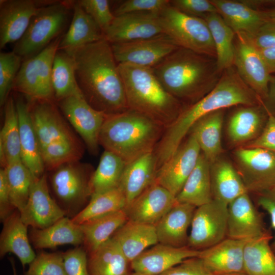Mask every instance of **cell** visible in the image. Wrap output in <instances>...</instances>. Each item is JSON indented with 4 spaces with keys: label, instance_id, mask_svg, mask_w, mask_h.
Wrapping results in <instances>:
<instances>
[{
    "label": "cell",
    "instance_id": "obj_1",
    "mask_svg": "<svg viewBox=\"0 0 275 275\" xmlns=\"http://www.w3.org/2000/svg\"><path fill=\"white\" fill-rule=\"evenodd\" d=\"M68 54L75 62L79 88L93 108L107 115L129 109L118 64L105 38Z\"/></svg>",
    "mask_w": 275,
    "mask_h": 275
},
{
    "label": "cell",
    "instance_id": "obj_2",
    "mask_svg": "<svg viewBox=\"0 0 275 275\" xmlns=\"http://www.w3.org/2000/svg\"><path fill=\"white\" fill-rule=\"evenodd\" d=\"M261 103V99L242 80L234 66L225 70L216 86L196 103L185 107L166 128L154 150L160 167L176 152L194 125L205 115L238 105Z\"/></svg>",
    "mask_w": 275,
    "mask_h": 275
},
{
    "label": "cell",
    "instance_id": "obj_3",
    "mask_svg": "<svg viewBox=\"0 0 275 275\" xmlns=\"http://www.w3.org/2000/svg\"><path fill=\"white\" fill-rule=\"evenodd\" d=\"M151 68L164 89L186 106L210 92L223 73L215 58L182 47Z\"/></svg>",
    "mask_w": 275,
    "mask_h": 275
},
{
    "label": "cell",
    "instance_id": "obj_4",
    "mask_svg": "<svg viewBox=\"0 0 275 275\" xmlns=\"http://www.w3.org/2000/svg\"><path fill=\"white\" fill-rule=\"evenodd\" d=\"M166 127L135 111L108 115L102 126L99 145L127 163L154 151Z\"/></svg>",
    "mask_w": 275,
    "mask_h": 275
},
{
    "label": "cell",
    "instance_id": "obj_5",
    "mask_svg": "<svg viewBox=\"0 0 275 275\" xmlns=\"http://www.w3.org/2000/svg\"><path fill=\"white\" fill-rule=\"evenodd\" d=\"M129 109L168 127L185 106L163 87L151 68L118 64Z\"/></svg>",
    "mask_w": 275,
    "mask_h": 275
},
{
    "label": "cell",
    "instance_id": "obj_6",
    "mask_svg": "<svg viewBox=\"0 0 275 275\" xmlns=\"http://www.w3.org/2000/svg\"><path fill=\"white\" fill-rule=\"evenodd\" d=\"M72 1H52L41 7L32 18L22 38L13 51L23 60L38 53L54 40L65 26Z\"/></svg>",
    "mask_w": 275,
    "mask_h": 275
},
{
    "label": "cell",
    "instance_id": "obj_7",
    "mask_svg": "<svg viewBox=\"0 0 275 275\" xmlns=\"http://www.w3.org/2000/svg\"><path fill=\"white\" fill-rule=\"evenodd\" d=\"M49 183L53 198L65 212L73 217L89 203L91 196L90 179L87 167L74 161L60 166L52 170Z\"/></svg>",
    "mask_w": 275,
    "mask_h": 275
},
{
    "label": "cell",
    "instance_id": "obj_8",
    "mask_svg": "<svg viewBox=\"0 0 275 275\" xmlns=\"http://www.w3.org/2000/svg\"><path fill=\"white\" fill-rule=\"evenodd\" d=\"M61 37H58L38 53L23 60L13 89L33 101L55 100L51 73Z\"/></svg>",
    "mask_w": 275,
    "mask_h": 275
},
{
    "label": "cell",
    "instance_id": "obj_9",
    "mask_svg": "<svg viewBox=\"0 0 275 275\" xmlns=\"http://www.w3.org/2000/svg\"><path fill=\"white\" fill-rule=\"evenodd\" d=\"M159 18L163 34L179 47L216 59L212 38L204 19L185 14L170 3Z\"/></svg>",
    "mask_w": 275,
    "mask_h": 275
},
{
    "label": "cell",
    "instance_id": "obj_10",
    "mask_svg": "<svg viewBox=\"0 0 275 275\" xmlns=\"http://www.w3.org/2000/svg\"><path fill=\"white\" fill-rule=\"evenodd\" d=\"M235 166L248 193H267L275 186V152L261 148L239 147Z\"/></svg>",
    "mask_w": 275,
    "mask_h": 275
},
{
    "label": "cell",
    "instance_id": "obj_11",
    "mask_svg": "<svg viewBox=\"0 0 275 275\" xmlns=\"http://www.w3.org/2000/svg\"><path fill=\"white\" fill-rule=\"evenodd\" d=\"M228 205L217 200L196 208L190 225L187 246L201 251L225 239Z\"/></svg>",
    "mask_w": 275,
    "mask_h": 275
},
{
    "label": "cell",
    "instance_id": "obj_12",
    "mask_svg": "<svg viewBox=\"0 0 275 275\" xmlns=\"http://www.w3.org/2000/svg\"><path fill=\"white\" fill-rule=\"evenodd\" d=\"M233 66L260 99L265 98L273 76L268 72L259 50L243 33L235 34Z\"/></svg>",
    "mask_w": 275,
    "mask_h": 275
},
{
    "label": "cell",
    "instance_id": "obj_13",
    "mask_svg": "<svg viewBox=\"0 0 275 275\" xmlns=\"http://www.w3.org/2000/svg\"><path fill=\"white\" fill-rule=\"evenodd\" d=\"M118 64L153 68L179 47L164 34L131 42L111 44Z\"/></svg>",
    "mask_w": 275,
    "mask_h": 275
},
{
    "label": "cell",
    "instance_id": "obj_14",
    "mask_svg": "<svg viewBox=\"0 0 275 275\" xmlns=\"http://www.w3.org/2000/svg\"><path fill=\"white\" fill-rule=\"evenodd\" d=\"M58 102L63 114L81 137L89 151H98L99 137L108 116L93 108L83 95L66 97Z\"/></svg>",
    "mask_w": 275,
    "mask_h": 275
},
{
    "label": "cell",
    "instance_id": "obj_15",
    "mask_svg": "<svg viewBox=\"0 0 275 275\" xmlns=\"http://www.w3.org/2000/svg\"><path fill=\"white\" fill-rule=\"evenodd\" d=\"M201 153L195 135L190 133L174 154L158 169L155 183L176 197L195 168Z\"/></svg>",
    "mask_w": 275,
    "mask_h": 275
},
{
    "label": "cell",
    "instance_id": "obj_16",
    "mask_svg": "<svg viewBox=\"0 0 275 275\" xmlns=\"http://www.w3.org/2000/svg\"><path fill=\"white\" fill-rule=\"evenodd\" d=\"M20 213L21 220L26 226L39 229L47 228L66 216L51 196L46 174L35 179L27 203Z\"/></svg>",
    "mask_w": 275,
    "mask_h": 275
},
{
    "label": "cell",
    "instance_id": "obj_17",
    "mask_svg": "<svg viewBox=\"0 0 275 275\" xmlns=\"http://www.w3.org/2000/svg\"><path fill=\"white\" fill-rule=\"evenodd\" d=\"M52 1L2 0L0 2V48L17 42L39 9Z\"/></svg>",
    "mask_w": 275,
    "mask_h": 275
},
{
    "label": "cell",
    "instance_id": "obj_18",
    "mask_svg": "<svg viewBox=\"0 0 275 275\" xmlns=\"http://www.w3.org/2000/svg\"><path fill=\"white\" fill-rule=\"evenodd\" d=\"M163 34L159 14L133 13L115 16L104 32L110 44L122 43L151 38Z\"/></svg>",
    "mask_w": 275,
    "mask_h": 275
},
{
    "label": "cell",
    "instance_id": "obj_19",
    "mask_svg": "<svg viewBox=\"0 0 275 275\" xmlns=\"http://www.w3.org/2000/svg\"><path fill=\"white\" fill-rule=\"evenodd\" d=\"M176 203L174 195L154 183L127 205L125 210L128 221L155 226Z\"/></svg>",
    "mask_w": 275,
    "mask_h": 275
},
{
    "label": "cell",
    "instance_id": "obj_20",
    "mask_svg": "<svg viewBox=\"0 0 275 275\" xmlns=\"http://www.w3.org/2000/svg\"><path fill=\"white\" fill-rule=\"evenodd\" d=\"M268 114L261 104L238 105L230 114L227 133L230 143L243 146L256 139L264 129Z\"/></svg>",
    "mask_w": 275,
    "mask_h": 275
},
{
    "label": "cell",
    "instance_id": "obj_21",
    "mask_svg": "<svg viewBox=\"0 0 275 275\" xmlns=\"http://www.w3.org/2000/svg\"><path fill=\"white\" fill-rule=\"evenodd\" d=\"M200 252L187 246L177 248L158 243L131 261L130 268L145 275H159L186 259L198 257Z\"/></svg>",
    "mask_w": 275,
    "mask_h": 275
},
{
    "label": "cell",
    "instance_id": "obj_22",
    "mask_svg": "<svg viewBox=\"0 0 275 275\" xmlns=\"http://www.w3.org/2000/svg\"><path fill=\"white\" fill-rule=\"evenodd\" d=\"M260 214L249 193L238 196L228 205V238L249 240L264 234Z\"/></svg>",
    "mask_w": 275,
    "mask_h": 275
},
{
    "label": "cell",
    "instance_id": "obj_23",
    "mask_svg": "<svg viewBox=\"0 0 275 275\" xmlns=\"http://www.w3.org/2000/svg\"><path fill=\"white\" fill-rule=\"evenodd\" d=\"M248 240L225 238L200 251L198 257L213 275L244 272V249Z\"/></svg>",
    "mask_w": 275,
    "mask_h": 275
},
{
    "label": "cell",
    "instance_id": "obj_24",
    "mask_svg": "<svg viewBox=\"0 0 275 275\" xmlns=\"http://www.w3.org/2000/svg\"><path fill=\"white\" fill-rule=\"evenodd\" d=\"M34 102L31 117L40 150L54 142L76 140L53 101Z\"/></svg>",
    "mask_w": 275,
    "mask_h": 275
},
{
    "label": "cell",
    "instance_id": "obj_25",
    "mask_svg": "<svg viewBox=\"0 0 275 275\" xmlns=\"http://www.w3.org/2000/svg\"><path fill=\"white\" fill-rule=\"evenodd\" d=\"M15 103L19 120L21 160L34 178H38L44 174L45 168L32 122L31 105L21 98H17Z\"/></svg>",
    "mask_w": 275,
    "mask_h": 275
},
{
    "label": "cell",
    "instance_id": "obj_26",
    "mask_svg": "<svg viewBox=\"0 0 275 275\" xmlns=\"http://www.w3.org/2000/svg\"><path fill=\"white\" fill-rule=\"evenodd\" d=\"M196 208L177 202L155 225L158 243L177 248L187 246V231Z\"/></svg>",
    "mask_w": 275,
    "mask_h": 275
},
{
    "label": "cell",
    "instance_id": "obj_27",
    "mask_svg": "<svg viewBox=\"0 0 275 275\" xmlns=\"http://www.w3.org/2000/svg\"><path fill=\"white\" fill-rule=\"evenodd\" d=\"M157 171L154 152L144 154L127 163L119 186L125 195L127 206L155 183Z\"/></svg>",
    "mask_w": 275,
    "mask_h": 275
},
{
    "label": "cell",
    "instance_id": "obj_28",
    "mask_svg": "<svg viewBox=\"0 0 275 275\" xmlns=\"http://www.w3.org/2000/svg\"><path fill=\"white\" fill-rule=\"evenodd\" d=\"M2 223L0 235L1 258L11 253L17 256L23 267L29 264L36 254L30 244L28 226L21 220L20 212L15 210Z\"/></svg>",
    "mask_w": 275,
    "mask_h": 275
},
{
    "label": "cell",
    "instance_id": "obj_29",
    "mask_svg": "<svg viewBox=\"0 0 275 275\" xmlns=\"http://www.w3.org/2000/svg\"><path fill=\"white\" fill-rule=\"evenodd\" d=\"M72 9L71 22L59 45V50L67 53L104 38L102 31L77 1H72Z\"/></svg>",
    "mask_w": 275,
    "mask_h": 275
},
{
    "label": "cell",
    "instance_id": "obj_30",
    "mask_svg": "<svg viewBox=\"0 0 275 275\" xmlns=\"http://www.w3.org/2000/svg\"><path fill=\"white\" fill-rule=\"evenodd\" d=\"M30 242L36 249H53L58 246L83 243V234L80 226L65 216L51 226L42 229L31 228Z\"/></svg>",
    "mask_w": 275,
    "mask_h": 275
},
{
    "label": "cell",
    "instance_id": "obj_31",
    "mask_svg": "<svg viewBox=\"0 0 275 275\" xmlns=\"http://www.w3.org/2000/svg\"><path fill=\"white\" fill-rule=\"evenodd\" d=\"M210 180L212 199L227 205L248 193L235 167L221 156L210 165Z\"/></svg>",
    "mask_w": 275,
    "mask_h": 275
},
{
    "label": "cell",
    "instance_id": "obj_32",
    "mask_svg": "<svg viewBox=\"0 0 275 275\" xmlns=\"http://www.w3.org/2000/svg\"><path fill=\"white\" fill-rule=\"evenodd\" d=\"M226 24L236 33L254 34L266 21L260 11L241 0H210Z\"/></svg>",
    "mask_w": 275,
    "mask_h": 275
},
{
    "label": "cell",
    "instance_id": "obj_33",
    "mask_svg": "<svg viewBox=\"0 0 275 275\" xmlns=\"http://www.w3.org/2000/svg\"><path fill=\"white\" fill-rule=\"evenodd\" d=\"M130 263L148 248L158 243L155 226L128 221L113 235Z\"/></svg>",
    "mask_w": 275,
    "mask_h": 275
},
{
    "label": "cell",
    "instance_id": "obj_34",
    "mask_svg": "<svg viewBox=\"0 0 275 275\" xmlns=\"http://www.w3.org/2000/svg\"><path fill=\"white\" fill-rule=\"evenodd\" d=\"M225 109L211 112L200 118L189 132L193 133L201 152L211 164L221 156L222 130Z\"/></svg>",
    "mask_w": 275,
    "mask_h": 275
},
{
    "label": "cell",
    "instance_id": "obj_35",
    "mask_svg": "<svg viewBox=\"0 0 275 275\" xmlns=\"http://www.w3.org/2000/svg\"><path fill=\"white\" fill-rule=\"evenodd\" d=\"M210 165L201 152L195 168L176 197L177 203L198 207L212 200Z\"/></svg>",
    "mask_w": 275,
    "mask_h": 275
},
{
    "label": "cell",
    "instance_id": "obj_36",
    "mask_svg": "<svg viewBox=\"0 0 275 275\" xmlns=\"http://www.w3.org/2000/svg\"><path fill=\"white\" fill-rule=\"evenodd\" d=\"M129 266L130 262L112 237L88 253L90 275H129Z\"/></svg>",
    "mask_w": 275,
    "mask_h": 275
},
{
    "label": "cell",
    "instance_id": "obj_37",
    "mask_svg": "<svg viewBox=\"0 0 275 275\" xmlns=\"http://www.w3.org/2000/svg\"><path fill=\"white\" fill-rule=\"evenodd\" d=\"M128 217L125 209L79 225L83 234V245L87 253L91 252L111 239Z\"/></svg>",
    "mask_w": 275,
    "mask_h": 275
},
{
    "label": "cell",
    "instance_id": "obj_38",
    "mask_svg": "<svg viewBox=\"0 0 275 275\" xmlns=\"http://www.w3.org/2000/svg\"><path fill=\"white\" fill-rule=\"evenodd\" d=\"M272 237L267 232L246 242L243 255V271L246 275H275V252Z\"/></svg>",
    "mask_w": 275,
    "mask_h": 275
},
{
    "label": "cell",
    "instance_id": "obj_39",
    "mask_svg": "<svg viewBox=\"0 0 275 275\" xmlns=\"http://www.w3.org/2000/svg\"><path fill=\"white\" fill-rule=\"evenodd\" d=\"M203 19L212 38L218 68L223 72L233 66L235 33L217 12L208 14Z\"/></svg>",
    "mask_w": 275,
    "mask_h": 275
},
{
    "label": "cell",
    "instance_id": "obj_40",
    "mask_svg": "<svg viewBox=\"0 0 275 275\" xmlns=\"http://www.w3.org/2000/svg\"><path fill=\"white\" fill-rule=\"evenodd\" d=\"M52 85L54 99L59 101L66 97L83 95L75 75V64L73 57L59 50L52 68Z\"/></svg>",
    "mask_w": 275,
    "mask_h": 275
},
{
    "label": "cell",
    "instance_id": "obj_41",
    "mask_svg": "<svg viewBox=\"0 0 275 275\" xmlns=\"http://www.w3.org/2000/svg\"><path fill=\"white\" fill-rule=\"evenodd\" d=\"M126 164L127 163L118 155L104 150L96 169L91 177L90 184L92 196L119 187Z\"/></svg>",
    "mask_w": 275,
    "mask_h": 275
},
{
    "label": "cell",
    "instance_id": "obj_42",
    "mask_svg": "<svg viewBox=\"0 0 275 275\" xmlns=\"http://www.w3.org/2000/svg\"><path fill=\"white\" fill-rule=\"evenodd\" d=\"M126 206L125 195L118 187L92 196L86 207L71 219L74 224L79 225L89 220L124 209Z\"/></svg>",
    "mask_w": 275,
    "mask_h": 275
},
{
    "label": "cell",
    "instance_id": "obj_43",
    "mask_svg": "<svg viewBox=\"0 0 275 275\" xmlns=\"http://www.w3.org/2000/svg\"><path fill=\"white\" fill-rule=\"evenodd\" d=\"M4 106L0 146L4 150L8 165L21 160L19 126L15 100L12 96H9Z\"/></svg>",
    "mask_w": 275,
    "mask_h": 275
},
{
    "label": "cell",
    "instance_id": "obj_44",
    "mask_svg": "<svg viewBox=\"0 0 275 275\" xmlns=\"http://www.w3.org/2000/svg\"><path fill=\"white\" fill-rule=\"evenodd\" d=\"M5 169L11 203L20 212L27 203L36 178L21 160L11 163Z\"/></svg>",
    "mask_w": 275,
    "mask_h": 275
},
{
    "label": "cell",
    "instance_id": "obj_45",
    "mask_svg": "<svg viewBox=\"0 0 275 275\" xmlns=\"http://www.w3.org/2000/svg\"><path fill=\"white\" fill-rule=\"evenodd\" d=\"M45 169L53 170L64 163L78 161L81 151L76 140L51 143L41 150Z\"/></svg>",
    "mask_w": 275,
    "mask_h": 275
},
{
    "label": "cell",
    "instance_id": "obj_46",
    "mask_svg": "<svg viewBox=\"0 0 275 275\" xmlns=\"http://www.w3.org/2000/svg\"><path fill=\"white\" fill-rule=\"evenodd\" d=\"M22 58L14 51L0 53V104L5 105L19 71Z\"/></svg>",
    "mask_w": 275,
    "mask_h": 275
},
{
    "label": "cell",
    "instance_id": "obj_47",
    "mask_svg": "<svg viewBox=\"0 0 275 275\" xmlns=\"http://www.w3.org/2000/svg\"><path fill=\"white\" fill-rule=\"evenodd\" d=\"M23 275H65L63 252L38 253Z\"/></svg>",
    "mask_w": 275,
    "mask_h": 275
},
{
    "label": "cell",
    "instance_id": "obj_48",
    "mask_svg": "<svg viewBox=\"0 0 275 275\" xmlns=\"http://www.w3.org/2000/svg\"><path fill=\"white\" fill-rule=\"evenodd\" d=\"M170 3L169 0H126L115 8V16L133 13H150L160 14Z\"/></svg>",
    "mask_w": 275,
    "mask_h": 275
},
{
    "label": "cell",
    "instance_id": "obj_49",
    "mask_svg": "<svg viewBox=\"0 0 275 275\" xmlns=\"http://www.w3.org/2000/svg\"><path fill=\"white\" fill-rule=\"evenodd\" d=\"M77 2L99 26L104 34L105 31L111 25L115 17L111 11L109 1L80 0Z\"/></svg>",
    "mask_w": 275,
    "mask_h": 275
},
{
    "label": "cell",
    "instance_id": "obj_50",
    "mask_svg": "<svg viewBox=\"0 0 275 275\" xmlns=\"http://www.w3.org/2000/svg\"><path fill=\"white\" fill-rule=\"evenodd\" d=\"M65 275H90L88 266V253L77 246L63 252Z\"/></svg>",
    "mask_w": 275,
    "mask_h": 275
},
{
    "label": "cell",
    "instance_id": "obj_51",
    "mask_svg": "<svg viewBox=\"0 0 275 275\" xmlns=\"http://www.w3.org/2000/svg\"><path fill=\"white\" fill-rule=\"evenodd\" d=\"M170 3L185 14L201 18L208 14L217 12L210 0H173Z\"/></svg>",
    "mask_w": 275,
    "mask_h": 275
},
{
    "label": "cell",
    "instance_id": "obj_52",
    "mask_svg": "<svg viewBox=\"0 0 275 275\" xmlns=\"http://www.w3.org/2000/svg\"><path fill=\"white\" fill-rule=\"evenodd\" d=\"M159 275H213L198 257L186 259Z\"/></svg>",
    "mask_w": 275,
    "mask_h": 275
},
{
    "label": "cell",
    "instance_id": "obj_53",
    "mask_svg": "<svg viewBox=\"0 0 275 275\" xmlns=\"http://www.w3.org/2000/svg\"><path fill=\"white\" fill-rule=\"evenodd\" d=\"M245 35L252 43L259 50L274 47L275 23L266 21L254 34Z\"/></svg>",
    "mask_w": 275,
    "mask_h": 275
},
{
    "label": "cell",
    "instance_id": "obj_54",
    "mask_svg": "<svg viewBox=\"0 0 275 275\" xmlns=\"http://www.w3.org/2000/svg\"><path fill=\"white\" fill-rule=\"evenodd\" d=\"M241 147L261 148L275 152V117L268 114L267 121L260 135Z\"/></svg>",
    "mask_w": 275,
    "mask_h": 275
},
{
    "label": "cell",
    "instance_id": "obj_55",
    "mask_svg": "<svg viewBox=\"0 0 275 275\" xmlns=\"http://www.w3.org/2000/svg\"><path fill=\"white\" fill-rule=\"evenodd\" d=\"M16 209L12 205L6 170H0V219L3 222Z\"/></svg>",
    "mask_w": 275,
    "mask_h": 275
},
{
    "label": "cell",
    "instance_id": "obj_56",
    "mask_svg": "<svg viewBox=\"0 0 275 275\" xmlns=\"http://www.w3.org/2000/svg\"><path fill=\"white\" fill-rule=\"evenodd\" d=\"M258 195L257 203L269 216L271 228L274 232L271 246L275 252V197L268 193Z\"/></svg>",
    "mask_w": 275,
    "mask_h": 275
},
{
    "label": "cell",
    "instance_id": "obj_57",
    "mask_svg": "<svg viewBox=\"0 0 275 275\" xmlns=\"http://www.w3.org/2000/svg\"><path fill=\"white\" fill-rule=\"evenodd\" d=\"M262 102L267 113L275 117V76H273L269 84L267 95Z\"/></svg>",
    "mask_w": 275,
    "mask_h": 275
},
{
    "label": "cell",
    "instance_id": "obj_58",
    "mask_svg": "<svg viewBox=\"0 0 275 275\" xmlns=\"http://www.w3.org/2000/svg\"><path fill=\"white\" fill-rule=\"evenodd\" d=\"M252 9L264 11L275 8V0H241Z\"/></svg>",
    "mask_w": 275,
    "mask_h": 275
},
{
    "label": "cell",
    "instance_id": "obj_59",
    "mask_svg": "<svg viewBox=\"0 0 275 275\" xmlns=\"http://www.w3.org/2000/svg\"><path fill=\"white\" fill-rule=\"evenodd\" d=\"M259 51L268 72L272 75L275 73V47Z\"/></svg>",
    "mask_w": 275,
    "mask_h": 275
},
{
    "label": "cell",
    "instance_id": "obj_60",
    "mask_svg": "<svg viewBox=\"0 0 275 275\" xmlns=\"http://www.w3.org/2000/svg\"><path fill=\"white\" fill-rule=\"evenodd\" d=\"M260 12L265 21L275 23V8Z\"/></svg>",
    "mask_w": 275,
    "mask_h": 275
},
{
    "label": "cell",
    "instance_id": "obj_61",
    "mask_svg": "<svg viewBox=\"0 0 275 275\" xmlns=\"http://www.w3.org/2000/svg\"><path fill=\"white\" fill-rule=\"evenodd\" d=\"M10 261H11V263L12 267L13 275H17L16 270V268H15L14 261L13 260H10Z\"/></svg>",
    "mask_w": 275,
    "mask_h": 275
},
{
    "label": "cell",
    "instance_id": "obj_62",
    "mask_svg": "<svg viewBox=\"0 0 275 275\" xmlns=\"http://www.w3.org/2000/svg\"><path fill=\"white\" fill-rule=\"evenodd\" d=\"M272 195L273 197H275V186L273 187V188L270 190V191L267 192Z\"/></svg>",
    "mask_w": 275,
    "mask_h": 275
},
{
    "label": "cell",
    "instance_id": "obj_63",
    "mask_svg": "<svg viewBox=\"0 0 275 275\" xmlns=\"http://www.w3.org/2000/svg\"><path fill=\"white\" fill-rule=\"evenodd\" d=\"M226 275H246L244 272L236 273L233 274H226Z\"/></svg>",
    "mask_w": 275,
    "mask_h": 275
},
{
    "label": "cell",
    "instance_id": "obj_64",
    "mask_svg": "<svg viewBox=\"0 0 275 275\" xmlns=\"http://www.w3.org/2000/svg\"><path fill=\"white\" fill-rule=\"evenodd\" d=\"M129 275H145L143 273H139V272H133L132 273H130V274Z\"/></svg>",
    "mask_w": 275,
    "mask_h": 275
}]
</instances>
